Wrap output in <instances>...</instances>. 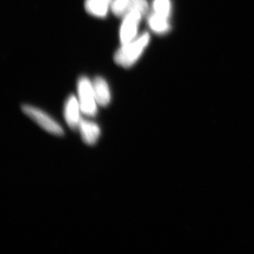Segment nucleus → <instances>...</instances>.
Returning <instances> with one entry per match:
<instances>
[{
  "instance_id": "f257e3e1",
  "label": "nucleus",
  "mask_w": 254,
  "mask_h": 254,
  "mask_svg": "<svg viewBox=\"0 0 254 254\" xmlns=\"http://www.w3.org/2000/svg\"><path fill=\"white\" fill-rule=\"evenodd\" d=\"M150 41V33L144 32L129 43L121 45L114 55L115 63L122 67H131L141 58Z\"/></svg>"
},
{
  "instance_id": "f03ea898",
  "label": "nucleus",
  "mask_w": 254,
  "mask_h": 254,
  "mask_svg": "<svg viewBox=\"0 0 254 254\" xmlns=\"http://www.w3.org/2000/svg\"><path fill=\"white\" fill-rule=\"evenodd\" d=\"M78 101L81 112L88 116H95L97 113V103L93 82L86 76L79 78L77 83Z\"/></svg>"
},
{
  "instance_id": "7ed1b4c3",
  "label": "nucleus",
  "mask_w": 254,
  "mask_h": 254,
  "mask_svg": "<svg viewBox=\"0 0 254 254\" xmlns=\"http://www.w3.org/2000/svg\"><path fill=\"white\" fill-rule=\"evenodd\" d=\"M144 15L139 11H132L123 17L120 29L121 45L129 43L138 36L140 23Z\"/></svg>"
},
{
  "instance_id": "20e7f679",
  "label": "nucleus",
  "mask_w": 254,
  "mask_h": 254,
  "mask_svg": "<svg viewBox=\"0 0 254 254\" xmlns=\"http://www.w3.org/2000/svg\"><path fill=\"white\" fill-rule=\"evenodd\" d=\"M22 110L23 113L34 120L47 131L58 136L64 135L63 128L60 126L59 124L41 110L29 105H24L22 106Z\"/></svg>"
},
{
  "instance_id": "39448f33",
  "label": "nucleus",
  "mask_w": 254,
  "mask_h": 254,
  "mask_svg": "<svg viewBox=\"0 0 254 254\" xmlns=\"http://www.w3.org/2000/svg\"><path fill=\"white\" fill-rule=\"evenodd\" d=\"M150 5L147 0H113L111 11L115 16L123 18L132 11H139L145 16Z\"/></svg>"
},
{
  "instance_id": "423d86ee",
  "label": "nucleus",
  "mask_w": 254,
  "mask_h": 254,
  "mask_svg": "<svg viewBox=\"0 0 254 254\" xmlns=\"http://www.w3.org/2000/svg\"><path fill=\"white\" fill-rule=\"evenodd\" d=\"M81 111L78 99L75 95H70L65 103L64 118L68 126L73 130L79 127L81 121L80 118Z\"/></svg>"
},
{
  "instance_id": "0eeeda50",
  "label": "nucleus",
  "mask_w": 254,
  "mask_h": 254,
  "mask_svg": "<svg viewBox=\"0 0 254 254\" xmlns=\"http://www.w3.org/2000/svg\"><path fill=\"white\" fill-rule=\"evenodd\" d=\"M113 2V0H86L85 9L94 17L103 18L108 16Z\"/></svg>"
},
{
  "instance_id": "6e6552de",
  "label": "nucleus",
  "mask_w": 254,
  "mask_h": 254,
  "mask_svg": "<svg viewBox=\"0 0 254 254\" xmlns=\"http://www.w3.org/2000/svg\"><path fill=\"white\" fill-rule=\"evenodd\" d=\"M92 82L98 104L104 107L109 105L111 101V93L106 80L101 76H97Z\"/></svg>"
},
{
  "instance_id": "1a4fd4ad",
  "label": "nucleus",
  "mask_w": 254,
  "mask_h": 254,
  "mask_svg": "<svg viewBox=\"0 0 254 254\" xmlns=\"http://www.w3.org/2000/svg\"><path fill=\"white\" fill-rule=\"evenodd\" d=\"M147 23L150 29L157 35L167 34L172 28L170 19L159 16L152 11L148 14Z\"/></svg>"
},
{
  "instance_id": "9d476101",
  "label": "nucleus",
  "mask_w": 254,
  "mask_h": 254,
  "mask_svg": "<svg viewBox=\"0 0 254 254\" xmlns=\"http://www.w3.org/2000/svg\"><path fill=\"white\" fill-rule=\"evenodd\" d=\"M82 138L88 145H93L99 138L100 130L96 124L81 120L79 125Z\"/></svg>"
},
{
  "instance_id": "9b49d317",
  "label": "nucleus",
  "mask_w": 254,
  "mask_h": 254,
  "mask_svg": "<svg viewBox=\"0 0 254 254\" xmlns=\"http://www.w3.org/2000/svg\"><path fill=\"white\" fill-rule=\"evenodd\" d=\"M152 12L170 19L173 13L172 0H153Z\"/></svg>"
}]
</instances>
